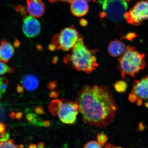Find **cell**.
I'll list each match as a JSON object with an SVG mask.
<instances>
[{
    "mask_svg": "<svg viewBox=\"0 0 148 148\" xmlns=\"http://www.w3.org/2000/svg\"><path fill=\"white\" fill-rule=\"evenodd\" d=\"M23 116V114L21 112H18L16 113L15 118L18 120L21 119Z\"/></svg>",
    "mask_w": 148,
    "mask_h": 148,
    "instance_id": "cell-31",
    "label": "cell"
},
{
    "mask_svg": "<svg viewBox=\"0 0 148 148\" xmlns=\"http://www.w3.org/2000/svg\"><path fill=\"white\" fill-rule=\"evenodd\" d=\"M138 129L140 131H142L144 130L145 129V127H144L143 123H140L139 124Z\"/></svg>",
    "mask_w": 148,
    "mask_h": 148,
    "instance_id": "cell-35",
    "label": "cell"
},
{
    "mask_svg": "<svg viewBox=\"0 0 148 148\" xmlns=\"http://www.w3.org/2000/svg\"><path fill=\"white\" fill-rule=\"evenodd\" d=\"M105 147L106 148L116 147L112 144L109 143H106V145H105Z\"/></svg>",
    "mask_w": 148,
    "mask_h": 148,
    "instance_id": "cell-38",
    "label": "cell"
},
{
    "mask_svg": "<svg viewBox=\"0 0 148 148\" xmlns=\"http://www.w3.org/2000/svg\"><path fill=\"white\" fill-rule=\"evenodd\" d=\"M114 86L116 92L119 93H123L126 91L127 88V84L125 81L119 80L116 82Z\"/></svg>",
    "mask_w": 148,
    "mask_h": 148,
    "instance_id": "cell-15",
    "label": "cell"
},
{
    "mask_svg": "<svg viewBox=\"0 0 148 148\" xmlns=\"http://www.w3.org/2000/svg\"><path fill=\"white\" fill-rule=\"evenodd\" d=\"M144 105H145V106L147 107V108H148V102H147L144 103Z\"/></svg>",
    "mask_w": 148,
    "mask_h": 148,
    "instance_id": "cell-41",
    "label": "cell"
},
{
    "mask_svg": "<svg viewBox=\"0 0 148 148\" xmlns=\"http://www.w3.org/2000/svg\"><path fill=\"white\" fill-rule=\"evenodd\" d=\"M19 147V146L15 145L14 140H8L4 142H0V148Z\"/></svg>",
    "mask_w": 148,
    "mask_h": 148,
    "instance_id": "cell-17",
    "label": "cell"
},
{
    "mask_svg": "<svg viewBox=\"0 0 148 148\" xmlns=\"http://www.w3.org/2000/svg\"><path fill=\"white\" fill-rule=\"evenodd\" d=\"M49 109L52 115L58 116L62 123L67 125L75 123L79 113V107L76 101L64 99L51 101Z\"/></svg>",
    "mask_w": 148,
    "mask_h": 148,
    "instance_id": "cell-4",
    "label": "cell"
},
{
    "mask_svg": "<svg viewBox=\"0 0 148 148\" xmlns=\"http://www.w3.org/2000/svg\"><path fill=\"white\" fill-rule=\"evenodd\" d=\"M5 130V127L3 124L0 123V134L4 132Z\"/></svg>",
    "mask_w": 148,
    "mask_h": 148,
    "instance_id": "cell-32",
    "label": "cell"
},
{
    "mask_svg": "<svg viewBox=\"0 0 148 148\" xmlns=\"http://www.w3.org/2000/svg\"><path fill=\"white\" fill-rule=\"evenodd\" d=\"M43 126L45 127H49L50 125V123L49 121L48 120H45L43 122V123H42Z\"/></svg>",
    "mask_w": 148,
    "mask_h": 148,
    "instance_id": "cell-34",
    "label": "cell"
},
{
    "mask_svg": "<svg viewBox=\"0 0 148 148\" xmlns=\"http://www.w3.org/2000/svg\"><path fill=\"white\" fill-rule=\"evenodd\" d=\"M108 138L106 134L103 133H99L97 136V142L103 146L107 143Z\"/></svg>",
    "mask_w": 148,
    "mask_h": 148,
    "instance_id": "cell-19",
    "label": "cell"
},
{
    "mask_svg": "<svg viewBox=\"0 0 148 148\" xmlns=\"http://www.w3.org/2000/svg\"><path fill=\"white\" fill-rule=\"evenodd\" d=\"M145 55L138 52L136 47L127 46L125 51L118 59V69L122 78L125 76L135 77L136 75L145 68Z\"/></svg>",
    "mask_w": 148,
    "mask_h": 148,
    "instance_id": "cell-3",
    "label": "cell"
},
{
    "mask_svg": "<svg viewBox=\"0 0 148 148\" xmlns=\"http://www.w3.org/2000/svg\"><path fill=\"white\" fill-rule=\"evenodd\" d=\"M3 93L1 91V88H0V99H1V98L2 97V95Z\"/></svg>",
    "mask_w": 148,
    "mask_h": 148,
    "instance_id": "cell-42",
    "label": "cell"
},
{
    "mask_svg": "<svg viewBox=\"0 0 148 148\" xmlns=\"http://www.w3.org/2000/svg\"><path fill=\"white\" fill-rule=\"evenodd\" d=\"M58 83L56 81H52L47 84V87L50 90H53L58 86Z\"/></svg>",
    "mask_w": 148,
    "mask_h": 148,
    "instance_id": "cell-23",
    "label": "cell"
},
{
    "mask_svg": "<svg viewBox=\"0 0 148 148\" xmlns=\"http://www.w3.org/2000/svg\"><path fill=\"white\" fill-rule=\"evenodd\" d=\"M21 83L26 90L33 91L38 88L39 82L36 76L29 74L25 75L23 77Z\"/></svg>",
    "mask_w": 148,
    "mask_h": 148,
    "instance_id": "cell-14",
    "label": "cell"
},
{
    "mask_svg": "<svg viewBox=\"0 0 148 148\" xmlns=\"http://www.w3.org/2000/svg\"><path fill=\"white\" fill-rule=\"evenodd\" d=\"M75 101L83 123L99 128L112 123L118 110L112 92L106 86L84 85L77 92Z\"/></svg>",
    "mask_w": 148,
    "mask_h": 148,
    "instance_id": "cell-1",
    "label": "cell"
},
{
    "mask_svg": "<svg viewBox=\"0 0 148 148\" xmlns=\"http://www.w3.org/2000/svg\"><path fill=\"white\" fill-rule=\"evenodd\" d=\"M16 113L14 112H10L9 114V116L11 119H14L15 118Z\"/></svg>",
    "mask_w": 148,
    "mask_h": 148,
    "instance_id": "cell-36",
    "label": "cell"
},
{
    "mask_svg": "<svg viewBox=\"0 0 148 148\" xmlns=\"http://www.w3.org/2000/svg\"><path fill=\"white\" fill-rule=\"evenodd\" d=\"M9 134L7 132H3L0 135V142H4L7 141L9 138Z\"/></svg>",
    "mask_w": 148,
    "mask_h": 148,
    "instance_id": "cell-24",
    "label": "cell"
},
{
    "mask_svg": "<svg viewBox=\"0 0 148 148\" xmlns=\"http://www.w3.org/2000/svg\"><path fill=\"white\" fill-rule=\"evenodd\" d=\"M60 93V91L57 92L52 90L49 94V97L53 99H56L58 97Z\"/></svg>",
    "mask_w": 148,
    "mask_h": 148,
    "instance_id": "cell-28",
    "label": "cell"
},
{
    "mask_svg": "<svg viewBox=\"0 0 148 148\" xmlns=\"http://www.w3.org/2000/svg\"><path fill=\"white\" fill-rule=\"evenodd\" d=\"M138 98L137 96L134 93L131 92L129 94L128 96V99L132 103H134L136 102Z\"/></svg>",
    "mask_w": 148,
    "mask_h": 148,
    "instance_id": "cell-25",
    "label": "cell"
},
{
    "mask_svg": "<svg viewBox=\"0 0 148 148\" xmlns=\"http://www.w3.org/2000/svg\"><path fill=\"white\" fill-rule=\"evenodd\" d=\"M36 118V115L33 113H29L26 116V119L27 121L33 124L38 125L40 119L38 118L37 119Z\"/></svg>",
    "mask_w": 148,
    "mask_h": 148,
    "instance_id": "cell-18",
    "label": "cell"
},
{
    "mask_svg": "<svg viewBox=\"0 0 148 148\" xmlns=\"http://www.w3.org/2000/svg\"><path fill=\"white\" fill-rule=\"evenodd\" d=\"M137 37V35L136 33H130L127 34L126 36L123 37V38L127 39L129 40H131L136 37Z\"/></svg>",
    "mask_w": 148,
    "mask_h": 148,
    "instance_id": "cell-27",
    "label": "cell"
},
{
    "mask_svg": "<svg viewBox=\"0 0 148 148\" xmlns=\"http://www.w3.org/2000/svg\"><path fill=\"white\" fill-rule=\"evenodd\" d=\"M16 12L22 15V16H26L27 12L26 11L25 7L23 5H18L16 7Z\"/></svg>",
    "mask_w": 148,
    "mask_h": 148,
    "instance_id": "cell-22",
    "label": "cell"
},
{
    "mask_svg": "<svg viewBox=\"0 0 148 148\" xmlns=\"http://www.w3.org/2000/svg\"><path fill=\"white\" fill-rule=\"evenodd\" d=\"M1 60V59H0V60Z\"/></svg>",
    "mask_w": 148,
    "mask_h": 148,
    "instance_id": "cell-45",
    "label": "cell"
},
{
    "mask_svg": "<svg viewBox=\"0 0 148 148\" xmlns=\"http://www.w3.org/2000/svg\"><path fill=\"white\" fill-rule=\"evenodd\" d=\"M125 18L129 24L139 25L144 20L148 19V1L137 3L132 8L125 14Z\"/></svg>",
    "mask_w": 148,
    "mask_h": 148,
    "instance_id": "cell-7",
    "label": "cell"
},
{
    "mask_svg": "<svg viewBox=\"0 0 148 148\" xmlns=\"http://www.w3.org/2000/svg\"><path fill=\"white\" fill-rule=\"evenodd\" d=\"M16 90L19 93H22L24 89L23 87L21 85L18 84L17 86V88H16Z\"/></svg>",
    "mask_w": 148,
    "mask_h": 148,
    "instance_id": "cell-30",
    "label": "cell"
},
{
    "mask_svg": "<svg viewBox=\"0 0 148 148\" xmlns=\"http://www.w3.org/2000/svg\"><path fill=\"white\" fill-rule=\"evenodd\" d=\"M136 105L138 106H142L143 103V99H138L137 101H136Z\"/></svg>",
    "mask_w": 148,
    "mask_h": 148,
    "instance_id": "cell-33",
    "label": "cell"
},
{
    "mask_svg": "<svg viewBox=\"0 0 148 148\" xmlns=\"http://www.w3.org/2000/svg\"><path fill=\"white\" fill-rule=\"evenodd\" d=\"M35 112L38 114H45V112H44L43 107L41 106H38L35 108Z\"/></svg>",
    "mask_w": 148,
    "mask_h": 148,
    "instance_id": "cell-26",
    "label": "cell"
},
{
    "mask_svg": "<svg viewBox=\"0 0 148 148\" xmlns=\"http://www.w3.org/2000/svg\"><path fill=\"white\" fill-rule=\"evenodd\" d=\"M71 53L64 58L65 64L77 71L90 73L99 66L95 54L97 51L90 50L80 36L71 49Z\"/></svg>",
    "mask_w": 148,
    "mask_h": 148,
    "instance_id": "cell-2",
    "label": "cell"
},
{
    "mask_svg": "<svg viewBox=\"0 0 148 148\" xmlns=\"http://www.w3.org/2000/svg\"><path fill=\"white\" fill-rule=\"evenodd\" d=\"M103 146L101 145L95 140H92L88 142L84 146V148H103Z\"/></svg>",
    "mask_w": 148,
    "mask_h": 148,
    "instance_id": "cell-21",
    "label": "cell"
},
{
    "mask_svg": "<svg viewBox=\"0 0 148 148\" xmlns=\"http://www.w3.org/2000/svg\"><path fill=\"white\" fill-rule=\"evenodd\" d=\"M147 1H148V0H147Z\"/></svg>",
    "mask_w": 148,
    "mask_h": 148,
    "instance_id": "cell-46",
    "label": "cell"
},
{
    "mask_svg": "<svg viewBox=\"0 0 148 148\" xmlns=\"http://www.w3.org/2000/svg\"><path fill=\"white\" fill-rule=\"evenodd\" d=\"M80 36L73 26L65 28L53 36L49 49L51 51H69L73 49Z\"/></svg>",
    "mask_w": 148,
    "mask_h": 148,
    "instance_id": "cell-5",
    "label": "cell"
},
{
    "mask_svg": "<svg viewBox=\"0 0 148 148\" xmlns=\"http://www.w3.org/2000/svg\"><path fill=\"white\" fill-rule=\"evenodd\" d=\"M70 3V10L73 15L81 17L86 15L88 12L87 2L84 0H73Z\"/></svg>",
    "mask_w": 148,
    "mask_h": 148,
    "instance_id": "cell-11",
    "label": "cell"
},
{
    "mask_svg": "<svg viewBox=\"0 0 148 148\" xmlns=\"http://www.w3.org/2000/svg\"><path fill=\"white\" fill-rule=\"evenodd\" d=\"M20 42L18 40H16V41H15L14 43V45L16 47H18V46H19Z\"/></svg>",
    "mask_w": 148,
    "mask_h": 148,
    "instance_id": "cell-39",
    "label": "cell"
},
{
    "mask_svg": "<svg viewBox=\"0 0 148 148\" xmlns=\"http://www.w3.org/2000/svg\"><path fill=\"white\" fill-rule=\"evenodd\" d=\"M41 26L39 21L31 16H25L23 21V30L25 36L29 38H35L39 34Z\"/></svg>",
    "mask_w": 148,
    "mask_h": 148,
    "instance_id": "cell-8",
    "label": "cell"
},
{
    "mask_svg": "<svg viewBox=\"0 0 148 148\" xmlns=\"http://www.w3.org/2000/svg\"><path fill=\"white\" fill-rule=\"evenodd\" d=\"M14 50L13 46L5 39L0 44V59L5 62H7L13 56Z\"/></svg>",
    "mask_w": 148,
    "mask_h": 148,
    "instance_id": "cell-12",
    "label": "cell"
},
{
    "mask_svg": "<svg viewBox=\"0 0 148 148\" xmlns=\"http://www.w3.org/2000/svg\"><path fill=\"white\" fill-rule=\"evenodd\" d=\"M13 70L12 68L9 67L4 62H0V75L12 73Z\"/></svg>",
    "mask_w": 148,
    "mask_h": 148,
    "instance_id": "cell-16",
    "label": "cell"
},
{
    "mask_svg": "<svg viewBox=\"0 0 148 148\" xmlns=\"http://www.w3.org/2000/svg\"><path fill=\"white\" fill-rule=\"evenodd\" d=\"M19 147L20 148H23V147H24V145H22V144H21V145H20L19 146Z\"/></svg>",
    "mask_w": 148,
    "mask_h": 148,
    "instance_id": "cell-43",
    "label": "cell"
},
{
    "mask_svg": "<svg viewBox=\"0 0 148 148\" xmlns=\"http://www.w3.org/2000/svg\"><path fill=\"white\" fill-rule=\"evenodd\" d=\"M138 99H148V75L134 81L131 92Z\"/></svg>",
    "mask_w": 148,
    "mask_h": 148,
    "instance_id": "cell-9",
    "label": "cell"
},
{
    "mask_svg": "<svg viewBox=\"0 0 148 148\" xmlns=\"http://www.w3.org/2000/svg\"><path fill=\"white\" fill-rule=\"evenodd\" d=\"M27 9L30 16L40 18L45 12V4L42 0H27Z\"/></svg>",
    "mask_w": 148,
    "mask_h": 148,
    "instance_id": "cell-10",
    "label": "cell"
},
{
    "mask_svg": "<svg viewBox=\"0 0 148 148\" xmlns=\"http://www.w3.org/2000/svg\"><path fill=\"white\" fill-rule=\"evenodd\" d=\"M49 1L51 3H57L59 1H64L70 3L73 0H49Z\"/></svg>",
    "mask_w": 148,
    "mask_h": 148,
    "instance_id": "cell-29",
    "label": "cell"
},
{
    "mask_svg": "<svg viewBox=\"0 0 148 148\" xmlns=\"http://www.w3.org/2000/svg\"><path fill=\"white\" fill-rule=\"evenodd\" d=\"M37 147V145L35 144H31L29 146V148H36Z\"/></svg>",
    "mask_w": 148,
    "mask_h": 148,
    "instance_id": "cell-40",
    "label": "cell"
},
{
    "mask_svg": "<svg viewBox=\"0 0 148 148\" xmlns=\"http://www.w3.org/2000/svg\"><path fill=\"white\" fill-rule=\"evenodd\" d=\"M37 147L38 148H44V144L42 142H40L37 145Z\"/></svg>",
    "mask_w": 148,
    "mask_h": 148,
    "instance_id": "cell-37",
    "label": "cell"
},
{
    "mask_svg": "<svg viewBox=\"0 0 148 148\" xmlns=\"http://www.w3.org/2000/svg\"><path fill=\"white\" fill-rule=\"evenodd\" d=\"M127 0H103L102 3L103 11L100 14V17L106 18L114 23L122 21L127 12Z\"/></svg>",
    "mask_w": 148,
    "mask_h": 148,
    "instance_id": "cell-6",
    "label": "cell"
},
{
    "mask_svg": "<svg viewBox=\"0 0 148 148\" xmlns=\"http://www.w3.org/2000/svg\"><path fill=\"white\" fill-rule=\"evenodd\" d=\"M8 84V79L4 77H0V88L3 94L6 91Z\"/></svg>",
    "mask_w": 148,
    "mask_h": 148,
    "instance_id": "cell-20",
    "label": "cell"
},
{
    "mask_svg": "<svg viewBox=\"0 0 148 148\" xmlns=\"http://www.w3.org/2000/svg\"><path fill=\"white\" fill-rule=\"evenodd\" d=\"M0 117H1V114H0Z\"/></svg>",
    "mask_w": 148,
    "mask_h": 148,
    "instance_id": "cell-44",
    "label": "cell"
},
{
    "mask_svg": "<svg viewBox=\"0 0 148 148\" xmlns=\"http://www.w3.org/2000/svg\"><path fill=\"white\" fill-rule=\"evenodd\" d=\"M126 47L125 44L120 40H116L111 42L108 46L109 54L113 57H118L123 54Z\"/></svg>",
    "mask_w": 148,
    "mask_h": 148,
    "instance_id": "cell-13",
    "label": "cell"
}]
</instances>
